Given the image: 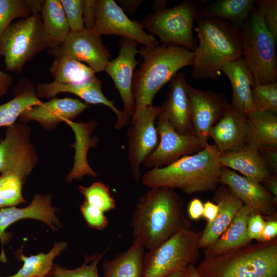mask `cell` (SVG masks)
Returning <instances> with one entry per match:
<instances>
[{
  "mask_svg": "<svg viewBox=\"0 0 277 277\" xmlns=\"http://www.w3.org/2000/svg\"><path fill=\"white\" fill-rule=\"evenodd\" d=\"M131 225L134 239L148 251L192 226L183 199L175 189L167 187L150 188L139 198Z\"/></svg>",
  "mask_w": 277,
  "mask_h": 277,
  "instance_id": "obj_1",
  "label": "cell"
},
{
  "mask_svg": "<svg viewBox=\"0 0 277 277\" xmlns=\"http://www.w3.org/2000/svg\"><path fill=\"white\" fill-rule=\"evenodd\" d=\"M220 156L215 145L208 143L193 154L146 171L142 176V183L150 188L179 189L189 194L212 191L220 183L222 166Z\"/></svg>",
  "mask_w": 277,
  "mask_h": 277,
  "instance_id": "obj_2",
  "label": "cell"
},
{
  "mask_svg": "<svg viewBox=\"0 0 277 277\" xmlns=\"http://www.w3.org/2000/svg\"><path fill=\"white\" fill-rule=\"evenodd\" d=\"M199 45L193 51L192 77L216 81L222 68L243 56L240 28L226 20L196 16Z\"/></svg>",
  "mask_w": 277,
  "mask_h": 277,
  "instance_id": "obj_3",
  "label": "cell"
},
{
  "mask_svg": "<svg viewBox=\"0 0 277 277\" xmlns=\"http://www.w3.org/2000/svg\"><path fill=\"white\" fill-rule=\"evenodd\" d=\"M138 54L143 61L133 75L134 114L152 105L153 98L161 88L180 69L192 66L194 58L193 52L186 48L162 45L141 48Z\"/></svg>",
  "mask_w": 277,
  "mask_h": 277,
  "instance_id": "obj_4",
  "label": "cell"
},
{
  "mask_svg": "<svg viewBox=\"0 0 277 277\" xmlns=\"http://www.w3.org/2000/svg\"><path fill=\"white\" fill-rule=\"evenodd\" d=\"M196 269L201 277H277V239L204 256Z\"/></svg>",
  "mask_w": 277,
  "mask_h": 277,
  "instance_id": "obj_5",
  "label": "cell"
},
{
  "mask_svg": "<svg viewBox=\"0 0 277 277\" xmlns=\"http://www.w3.org/2000/svg\"><path fill=\"white\" fill-rule=\"evenodd\" d=\"M261 0L240 28L244 58L255 84L277 82L276 41L266 28Z\"/></svg>",
  "mask_w": 277,
  "mask_h": 277,
  "instance_id": "obj_6",
  "label": "cell"
},
{
  "mask_svg": "<svg viewBox=\"0 0 277 277\" xmlns=\"http://www.w3.org/2000/svg\"><path fill=\"white\" fill-rule=\"evenodd\" d=\"M204 1L187 0L170 8L155 11L140 22L144 29L156 35L162 45L181 47L193 52L197 47L194 22Z\"/></svg>",
  "mask_w": 277,
  "mask_h": 277,
  "instance_id": "obj_7",
  "label": "cell"
},
{
  "mask_svg": "<svg viewBox=\"0 0 277 277\" xmlns=\"http://www.w3.org/2000/svg\"><path fill=\"white\" fill-rule=\"evenodd\" d=\"M50 47L40 14L11 24L0 38V55L12 72H19L26 63Z\"/></svg>",
  "mask_w": 277,
  "mask_h": 277,
  "instance_id": "obj_8",
  "label": "cell"
},
{
  "mask_svg": "<svg viewBox=\"0 0 277 277\" xmlns=\"http://www.w3.org/2000/svg\"><path fill=\"white\" fill-rule=\"evenodd\" d=\"M202 231L182 230L156 248L145 253L142 277H164L176 269L195 265L200 252Z\"/></svg>",
  "mask_w": 277,
  "mask_h": 277,
  "instance_id": "obj_9",
  "label": "cell"
},
{
  "mask_svg": "<svg viewBox=\"0 0 277 277\" xmlns=\"http://www.w3.org/2000/svg\"><path fill=\"white\" fill-rule=\"evenodd\" d=\"M31 128L15 122L7 127L0 141V174H13L26 180L35 167L38 156L30 140Z\"/></svg>",
  "mask_w": 277,
  "mask_h": 277,
  "instance_id": "obj_10",
  "label": "cell"
},
{
  "mask_svg": "<svg viewBox=\"0 0 277 277\" xmlns=\"http://www.w3.org/2000/svg\"><path fill=\"white\" fill-rule=\"evenodd\" d=\"M160 106H149L134 114L128 129V158L133 179L137 182L141 177V166L145 158L158 145L159 136L156 120Z\"/></svg>",
  "mask_w": 277,
  "mask_h": 277,
  "instance_id": "obj_11",
  "label": "cell"
},
{
  "mask_svg": "<svg viewBox=\"0 0 277 277\" xmlns=\"http://www.w3.org/2000/svg\"><path fill=\"white\" fill-rule=\"evenodd\" d=\"M156 126L159 142L143 162L144 167L151 169L166 166L183 156L193 154L206 146L195 134H183L175 131L160 111Z\"/></svg>",
  "mask_w": 277,
  "mask_h": 277,
  "instance_id": "obj_12",
  "label": "cell"
},
{
  "mask_svg": "<svg viewBox=\"0 0 277 277\" xmlns=\"http://www.w3.org/2000/svg\"><path fill=\"white\" fill-rule=\"evenodd\" d=\"M99 35L113 34L132 39L147 48L160 45L140 23L131 20L113 0L96 1V22L93 30Z\"/></svg>",
  "mask_w": 277,
  "mask_h": 277,
  "instance_id": "obj_13",
  "label": "cell"
},
{
  "mask_svg": "<svg viewBox=\"0 0 277 277\" xmlns=\"http://www.w3.org/2000/svg\"><path fill=\"white\" fill-rule=\"evenodd\" d=\"M138 44L132 39L121 37L118 55L109 61L104 69L112 78L118 91L124 105L123 114L129 122L135 109L132 83L134 70L139 64L135 59L136 55L138 54Z\"/></svg>",
  "mask_w": 277,
  "mask_h": 277,
  "instance_id": "obj_14",
  "label": "cell"
},
{
  "mask_svg": "<svg viewBox=\"0 0 277 277\" xmlns=\"http://www.w3.org/2000/svg\"><path fill=\"white\" fill-rule=\"evenodd\" d=\"M55 56L67 55L87 63L95 72L104 71L111 57L110 51L104 46L101 36L85 28L70 31L59 46L50 49Z\"/></svg>",
  "mask_w": 277,
  "mask_h": 277,
  "instance_id": "obj_15",
  "label": "cell"
},
{
  "mask_svg": "<svg viewBox=\"0 0 277 277\" xmlns=\"http://www.w3.org/2000/svg\"><path fill=\"white\" fill-rule=\"evenodd\" d=\"M188 92L194 134L206 146L211 129L224 116L230 104L223 92L200 90L189 85Z\"/></svg>",
  "mask_w": 277,
  "mask_h": 277,
  "instance_id": "obj_16",
  "label": "cell"
},
{
  "mask_svg": "<svg viewBox=\"0 0 277 277\" xmlns=\"http://www.w3.org/2000/svg\"><path fill=\"white\" fill-rule=\"evenodd\" d=\"M220 182L228 187L244 205L254 212L260 213L267 219H276L275 203L272 194L261 183L238 174L222 167Z\"/></svg>",
  "mask_w": 277,
  "mask_h": 277,
  "instance_id": "obj_17",
  "label": "cell"
},
{
  "mask_svg": "<svg viewBox=\"0 0 277 277\" xmlns=\"http://www.w3.org/2000/svg\"><path fill=\"white\" fill-rule=\"evenodd\" d=\"M52 197L49 194H36L31 203L23 208L11 206L0 209V241L2 246L1 262L6 263L7 260L4 250L12 238V234L6 232L13 223L25 219L39 220L47 224L52 230H56L61 224L55 214L56 210L52 205Z\"/></svg>",
  "mask_w": 277,
  "mask_h": 277,
  "instance_id": "obj_18",
  "label": "cell"
},
{
  "mask_svg": "<svg viewBox=\"0 0 277 277\" xmlns=\"http://www.w3.org/2000/svg\"><path fill=\"white\" fill-rule=\"evenodd\" d=\"M186 75L178 72L170 81L160 112L171 127L183 134H195L191 118V105Z\"/></svg>",
  "mask_w": 277,
  "mask_h": 277,
  "instance_id": "obj_19",
  "label": "cell"
},
{
  "mask_svg": "<svg viewBox=\"0 0 277 277\" xmlns=\"http://www.w3.org/2000/svg\"><path fill=\"white\" fill-rule=\"evenodd\" d=\"M102 81L95 76L85 82L76 84H64L53 81L51 83L37 84L36 94L38 97L54 98L58 94L68 92L74 94L90 104H102L110 108L116 114L114 125L120 130L129 123L123 111L118 110L113 101L109 100L102 90Z\"/></svg>",
  "mask_w": 277,
  "mask_h": 277,
  "instance_id": "obj_20",
  "label": "cell"
},
{
  "mask_svg": "<svg viewBox=\"0 0 277 277\" xmlns=\"http://www.w3.org/2000/svg\"><path fill=\"white\" fill-rule=\"evenodd\" d=\"M86 103L74 98H52L25 110L19 117L23 122L35 121L47 130H52L62 122L72 121L89 108Z\"/></svg>",
  "mask_w": 277,
  "mask_h": 277,
  "instance_id": "obj_21",
  "label": "cell"
},
{
  "mask_svg": "<svg viewBox=\"0 0 277 277\" xmlns=\"http://www.w3.org/2000/svg\"><path fill=\"white\" fill-rule=\"evenodd\" d=\"M248 129L247 117L230 104L224 116L211 129L209 137L221 154L246 144Z\"/></svg>",
  "mask_w": 277,
  "mask_h": 277,
  "instance_id": "obj_22",
  "label": "cell"
},
{
  "mask_svg": "<svg viewBox=\"0 0 277 277\" xmlns=\"http://www.w3.org/2000/svg\"><path fill=\"white\" fill-rule=\"evenodd\" d=\"M213 200L219 206L218 212L213 221L207 223L202 231L199 241L200 249H206L212 245L227 229L244 205L224 185L216 188Z\"/></svg>",
  "mask_w": 277,
  "mask_h": 277,
  "instance_id": "obj_23",
  "label": "cell"
},
{
  "mask_svg": "<svg viewBox=\"0 0 277 277\" xmlns=\"http://www.w3.org/2000/svg\"><path fill=\"white\" fill-rule=\"evenodd\" d=\"M230 83L232 88L231 105L247 117L255 111L251 90L255 85L253 74L244 57L225 65L222 69Z\"/></svg>",
  "mask_w": 277,
  "mask_h": 277,
  "instance_id": "obj_24",
  "label": "cell"
},
{
  "mask_svg": "<svg viewBox=\"0 0 277 277\" xmlns=\"http://www.w3.org/2000/svg\"><path fill=\"white\" fill-rule=\"evenodd\" d=\"M220 161L222 167L238 171L260 183H264L271 175L259 150L247 144L220 154Z\"/></svg>",
  "mask_w": 277,
  "mask_h": 277,
  "instance_id": "obj_25",
  "label": "cell"
},
{
  "mask_svg": "<svg viewBox=\"0 0 277 277\" xmlns=\"http://www.w3.org/2000/svg\"><path fill=\"white\" fill-rule=\"evenodd\" d=\"M72 129L75 141L71 147L75 149L73 167L66 179L68 183L74 180H81L84 176L96 177V173L91 168L87 161L88 150L97 146L96 137L92 138L91 134L97 126V122L91 120L86 123H75L72 121L65 122Z\"/></svg>",
  "mask_w": 277,
  "mask_h": 277,
  "instance_id": "obj_26",
  "label": "cell"
},
{
  "mask_svg": "<svg viewBox=\"0 0 277 277\" xmlns=\"http://www.w3.org/2000/svg\"><path fill=\"white\" fill-rule=\"evenodd\" d=\"M252 212L248 206L243 205L223 234L205 249V256H216L250 242L247 235V223Z\"/></svg>",
  "mask_w": 277,
  "mask_h": 277,
  "instance_id": "obj_27",
  "label": "cell"
},
{
  "mask_svg": "<svg viewBox=\"0 0 277 277\" xmlns=\"http://www.w3.org/2000/svg\"><path fill=\"white\" fill-rule=\"evenodd\" d=\"M145 247L134 239L128 249L112 260H105L103 277H142Z\"/></svg>",
  "mask_w": 277,
  "mask_h": 277,
  "instance_id": "obj_28",
  "label": "cell"
},
{
  "mask_svg": "<svg viewBox=\"0 0 277 277\" xmlns=\"http://www.w3.org/2000/svg\"><path fill=\"white\" fill-rule=\"evenodd\" d=\"M247 118L246 144L258 150L277 149V114L255 110Z\"/></svg>",
  "mask_w": 277,
  "mask_h": 277,
  "instance_id": "obj_29",
  "label": "cell"
},
{
  "mask_svg": "<svg viewBox=\"0 0 277 277\" xmlns=\"http://www.w3.org/2000/svg\"><path fill=\"white\" fill-rule=\"evenodd\" d=\"M203 3L196 16L229 21L241 28L254 7V0H217Z\"/></svg>",
  "mask_w": 277,
  "mask_h": 277,
  "instance_id": "obj_30",
  "label": "cell"
},
{
  "mask_svg": "<svg viewBox=\"0 0 277 277\" xmlns=\"http://www.w3.org/2000/svg\"><path fill=\"white\" fill-rule=\"evenodd\" d=\"M65 242H56L47 253H39L27 256L22 247L15 252L16 259L23 262L22 267L14 274L0 277H47L54 264V259L67 247Z\"/></svg>",
  "mask_w": 277,
  "mask_h": 277,
  "instance_id": "obj_31",
  "label": "cell"
},
{
  "mask_svg": "<svg viewBox=\"0 0 277 277\" xmlns=\"http://www.w3.org/2000/svg\"><path fill=\"white\" fill-rule=\"evenodd\" d=\"M45 33L50 42L49 49L59 46L70 32L61 0H46L41 12Z\"/></svg>",
  "mask_w": 277,
  "mask_h": 277,
  "instance_id": "obj_32",
  "label": "cell"
},
{
  "mask_svg": "<svg viewBox=\"0 0 277 277\" xmlns=\"http://www.w3.org/2000/svg\"><path fill=\"white\" fill-rule=\"evenodd\" d=\"M54 81L64 84L80 83L95 76V72L82 62L67 55H57L50 67Z\"/></svg>",
  "mask_w": 277,
  "mask_h": 277,
  "instance_id": "obj_33",
  "label": "cell"
},
{
  "mask_svg": "<svg viewBox=\"0 0 277 277\" xmlns=\"http://www.w3.org/2000/svg\"><path fill=\"white\" fill-rule=\"evenodd\" d=\"M42 103L33 89L23 91L13 99L0 105V127L14 124L25 110Z\"/></svg>",
  "mask_w": 277,
  "mask_h": 277,
  "instance_id": "obj_34",
  "label": "cell"
},
{
  "mask_svg": "<svg viewBox=\"0 0 277 277\" xmlns=\"http://www.w3.org/2000/svg\"><path fill=\"white\" fill-rule=\"evenodd\" d=\"M25 181L18 175L0 174V208L15 206L27 202L22 193Z\"/></svg>",
  "mask_w": 277,
  "mask_h": 277,
  "instance_id": "obj_35",
  "label": "cell"
},
{
  "mask_svg": "<svg viewBox=\"0 0 277 277\" xmlns=\"http://www.w3.org/2000/svg\"><path fill=\"white\" fill-rule=\"evenodd\" d=\"M78 189L84 196L85 201L104 212L115 209L116 203L110 193L109 187L104 183L96 182L88 187L80 185Z\"/></svg>",
  "mask_w": 277,
  "mask_h": 277,
  "instance_id": "obj_36",
  "label": "cell"
},
{
  "mask_svg": "<svg viewBox=\"0 0 277 277\" xmlns=\"http://www.w3.org/2000/svg\"><path fill=\"white\" fill-rule=\"evenodd\" d=\"M107 250L86 255L84 263L75 269H68L54 264L47 277H100L98 264Z\"/></svg>",
  "mask_w": 277,
  "mask_h": 277,
  "instance_id": "obj_37",
  "label": "cell"
},
{
  "mask_svg": "<svg viewBox=\"0 0 277 277\" xmlns=\"http://www.w3.org/2000/svg\"><path fill=\"white\" fill-rule=\"evenodd\" d=\"M251 98L255 110L277 114V82L255 84Z\"/></svg>",
  "mask_w": 277,
  "mask_h": 277,
  "instance_id": "obj_38",
  "label": "cell"
},
{
  "mask_svg": "<svg viewBox=\"0 0 277 277\" xmlns=\"http://www.w3.org/2000/svg\"><path fill=\"white\" fill-rule=\"evenodd\" d=\"M31 13L27 0H0V38L13 19L28 17Z\"/></svg>",
  "mask_w": 277,
  "mask_h": 277,
  "instance_id": "obj_39",
  "label": "cell"
},
{
  "mask_svg": "<svg viewBox=\"0 0 277 277\" xmlns=\"http://www.w3.org/2000/svg\"><path fill=\"white\" fill-rule=\"evenodd\" d=\"M70 31L85 28L83 21L84 0H61Z\"/></svg>",
  "mask_w": 277,
  "mask_h": 277,
  "instance_id": "obj_40",
  "label": "cell"
},
{
  "mask_svg": "<svg viewBox=\"0 0 277 277\" xmlns=\"http://www.w3.org/2000/svg\"><path fill=\"white\" fill-rule=\"evenodd\" d=\"M80 209L81 214L90 228L101 230L108 226V218L104 212L97 207L84 201Z\"/></svg>",
  "mask_w": 277,
  "mask_h": 277,
  "instance_id": "obj_41",
  "label": "cell"
},
{
  "mask_svg": "<svg viewBox=\"0 0 277 277\" xmlns=\"http://www.w3.org/2000/svg\"><path fill=\"white\" fill-rule=\"evenodd\" d=\"M264 10V24L277 42V1L261 0Z\"/></svg>",
  "mask_w": 277,
  "mask_h": 277,
  "instance_id": "obj_42",
  "label": "cell"
},
{
  "mask_svg": "<svg viewBox=\"0 0 277 277\" xmlns=\"http://www.w3.org/2000/svg\"><path fill=\"white\" fill-rule=\"evenodd\" d=\"M265 223V220L260 213L252 212L247 223V235L250 241H260Z\"/></svg>",
  "mask_w": 277,
  "mask_h": 277,
  "instance_id": "obj_43",
  "label": "cell"
},
{
  "mask_svg": "<svg viewBox=\"0 0 277 277\" xmlns=\"http://www.w3.org/2000/svg\"><path fill=\"white\" fill-rule=\"evenodd\" d=\"M83 21L86 29L93 30L96 22L95 0H84Z\"/></svg>",
  "mask_w": 277,
  "mask_h": 277,
  "instance_id": "obj_44",
  "label": "cell"
},
{
  "mask_svg": "<svg viewBox=\"0 0 277 277\" xmlns=\"http://www.w3.org/2000/svg\"><path fill=\"white\" fill-rule=\"evenodd\" d=\"M277 220L270 219L265 221L260 242H267L276 238Z\"/></svg>",
  "mask_w": 277,
  "mask_h": 277,
  "instance_id": "obj_45",
  "label": "cell"
},
{
  "mask_svg": "<svg viewBox=\"0 0 277 277\" xmlns=\"http://www.w3.org/2000/svg\"><path fill=\"white\" fill-rule=\"evenodd\" d=\"M267 163L271 172H277V149H261L259 150Z\"/></svg>",
  "mask_w": 277,
  "mask_h": 277,
  "instance_id": "obj_46",
  "label": "cell"
},
{
  "mask_svg": "<svg viewBox=\"0 0 277 277\" xmlns=\"http://www.w3.org/2000/svg\"><path fill=\"white\" fill-rule=\"evenodd\" d=\"M204 204L198 198H194L189 202L187 212L189 218L193 220H197L203 217Z\"/></svg>",
  "mask_w": 277,
  "mask_h": 277,
  "instance_id": "obj_47",
  "label": "cell"
},
{
  "mask_svg": "<svg viewBox=\"0 0 277 277\" xmlns=\"http://www.w3.org/2000/svg\"><path fill=\"white\" fill-rule=\"evenodd\" d=\"M219 210L218 205L209 201L204 204V210L203 217L207 221V223H211L215 219Z\"/></svg>",
  "mask_w": 277,
  "mask_h": 277,
  "instance_id": "obj_48",
  "label": "cell"
},
{
  "mask_svg": "<svg viewBox=\"0 0 277 277\" xmlns=\"http://www.w3.org/2000/svg\"><path fill=\"white\" fill-rule=\"evenodd\" d=\"M142 2V1L140 0H121L117 1L121 8L131 15L138 8Z\"/></svg>",
  "mask_w": 277,
  "mask_h": 277,
  "instance_id": "obj_49",
  "label": "cell"
},
{
  "mask_svg": "<svg viewBox=\"0 0 277 277\" xmlns=\"http://www.w3.org/2000/svg\"><path fill=\"white\" fill-rule=\"evenodd\" d=\"M12 82L11 76L0 70V97H2L7 92Z\"/></svg>",
  "mask_w": 277,
  "mask_h": 277,
  "instance_id": "obj_50",
  "label": "cell"
},
{
  "mask_svg": "<svg viewBox=\"0 0 277 277\" xmlns=\"http://www.w3.org/2000/svg\"><path fill=\"white\" fill-rule=\"evenodd\" d=\"M266 184L267 190L272 194L275 204H277V176L271 175L264 183Z\"/></svg>",
  "mask_w": 277,
  "mask_h": 277,
  "instance_id": "obj_51",
  "label": "cell"
},
{
  "mask_svg": "<svg viewBox=\"0 0 277 277\" xmlns=\"http://www.w3.org/2000/svg\"><path fill=\"white\" fill-rule=\"evenodd\" d=\"M32 14H38L41 12L44 1L27 0Z\"/></svg>",
  "mask_w": 277,
  "mask_h": 277,
  "instance_id": "obj_52",
  "label": "cell"
},
{
  "mask_svg": "<svg viewBox=\"0 0 277 277\" xmlns=\"http://www.w3.org/2000/svg\"><path fill=\"white\" fill-rule=\"evenodd\" d=\"M164 277H189L188 266L173 270Z\"/></svg>",
  "mask_w": 277,
  "mask_h": 277,
  "instance_id": "obj_53",
  "label": "cell"
},
{
  "mask_svg": "<svg viewBox=\"0 0 277 277\" xmlns=\"http://www.w3.org/2000/svg\"><path fill=\"white\" fill-rule=\"evenodd\" d=\"M167 1H156L154 2L153 7L155 11L166 9Z\"/></svg>",
  "mask_w": 277,
  "mask_h": 277,
  "instance_id": "obj_54",
  "label": "cell"
},
{
  "mask_svg": "<svg viewBox=\"0 0 277 277\" xmlns=\"http://www.w3.org/2000/svg\"><path fill=\"white\" fill-rule=\"evenodd\" d=\"M189 277H201L199 274L196 266L194 264H190L188 266Z\"/></svg>",
  "mask_w": 277,
  "mask_h": 277,
  "instance_id": "obj_55",
  "label": "cell"
},
{
  "mask_svg": "<svg viewBox=\"0 0 277 277\" xmlns=\"http://www.w3.org/2000/svg\"><path fill=\"white\" fill-rule=\"evenodd\" d=\"M0 262H1V255H0Z\"/></svg>",
  "mask_w": 277,
  "mask_h": 277,
  "instance_id": "obj_56",
  "label": "cell"
}]
</instances>
